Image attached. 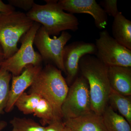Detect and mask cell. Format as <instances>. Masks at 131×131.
I'll use <instances>...</instances> for the list:
<instances>
[{"label": "cell", "mask_w": 131, "mask_h": 131, "mask_svg": "<svg viewBox=\"0 0 131 131\" xmlns=\"http://www.w3.org/2000/svg\"><path fill=\"white\" fill-rule=\"evenodd\" d=\"M79 71L88 83L91 110L102 115L107 106L111 88L108 76V66L92 55L80 59Z\"/></svg>", "instance_id": "obj_1"}, {"label": "cell", "mask_w": 131, "mask_h": 131, "mask_svg": "<svg viewBox=\"0 0 131 131\" xmlns=\"http://www.w3.org/2000/svg\"><path fill=\"white\" fill-rule=\"evenodd\" d=\"M69 89L62 71L52 64H47L38 74L28 93L37 94L46 100L52 107L55 119L62 120L61 108Z\"/></svg>", "instance_id": "obj_2"}, {"label": "cell", "mask_w": 131, "mask_h": 131, "mask_svg": "<svg viewBox=\"0 0 131 131\" xmlns=\"http://www.w3.org/2000/svg\"><path fill=\"white\" fill-rule=\"evenodd\" d=\"M43 5L34 4L26 14L34 22L42 25L49 35H58L68 30H78L79 22L75 15L64 12L58 1H45Z\"/></svg>", "instance_id": "obj_3"}, {"label": "cell", "mask_w": 131, "mask_h": 131, "mask_svg": "<svg viewBox=\"0 0 131 131\" xmlns=\"http://www.w3.org/2000/svg\"><path fill=\"white\" fill-rule=\"evenodd\" d=\"M34 22L23 12L15 11L0 15V44L5 60L11 57L18 51V43Z\"/></svg>", "instance_id": "obj_4"}, {"label": "cell", "mask_w": 131, "mask_h": 131, "mask_svg": "<svg viewBox=\"0 0 131 131\" xmlns=\"http://www.w3.org/2000/svg\"><path fill=\"white\" fill-rule=\"evenodd\" d=\"M41 25L34 22L30 29L21 38V44L11 57L5 59L1 63L0 68H3L12 74L18 76L29 65H41L42 59L39 53L35 51L33 47L34 40L37 31Z\"/></svg>", "instance_id": "obj_5"}, {"label": "cell", "mask_w": 131, "mask_h": 131, "mask_svg": "<svg viewBox=\"0 0 131 131\" xmlns=\"http://www.w3.org/2000/svg\"><path fill=\"white\" fill-rule=\"evenodd\" d=\"M72 35L67 31H63L57 37L51 38L42 26L38 30L34 40L39 52L42 61L54 64L56 67L65 73L63 61L64 47Z\"/></svg>", "instance_id": "obj_6"}, {"label": "cell", "mask_w": 131, "mask_h": 131, "mask_svg": "<svg viewBox=\"0 0 131 131\" xmlns=\"http://www.w3.org/2000/svg\"><path fill=\"white\" fill-rule=\"evenodd\" d=\"M63 118H74L92 111L89 86L82 75L69 88L62 108Z\"/></svg>", "instance_id": "obj_7"}, {"label": "cell", "mask_w": 131, "mask_h": 131, "mask_svg": "<svg viewBox=\"0 0 131 131\" xmlns=\"http://www.w3.org/2000/svg\"><path fill=\"white\" fill-rule=\"evenodd\" d=\"M95 44L96 57L108 67H131V50L119 43L107 30L100 32Z\"/></svg>", "instance_id": "obj_8"}, {"label": "cell", "mask_w": 131, "mask_h": 131, "mask_svg": "<svg viewBox=\"0 0 131 131\" xmlns=\"http://www.w3.org/2000/svg\"><path fill=\"white\" fill-rule=\"evenodd\" d=\"M94 43L83 41H75L66 45L63 54V61L67 83L72 84L77 78L79 71L80 59L85 55L96 54Z\"/></svg>", "instance_id": "obj_9"}, {"label": "cell", "mask_w": 131, "mask_h": 131, "mask_svg": "<svg viewBox=\"0 0 131 131\" xmlns=\"http://www.w3.org/2000/svg\"><path fill=\"white\" fill-rule=\"evenodd\" d=\"M58 3L70 13L87 14L93 17L96 27L103 30L108 24L107 15L95 0H60Z\"/></svg>", "instance_id": "obj_10"}, {"label": "cell", "mask_w": 131, "mask_h": 131, "mask_svg": "<svg viewBox=\"0 0 131 131\" xmlns=\"http://www.w3.org/2000/svg\"><path fill=\"white\" fill-rule=\"evenodd\" d=\"M42 69L41 65H29L24 69L20 75L12 76L8 101L5 109L6 112H10L13 110L18 98L26 89L31 86Z\"/></svg>", "instance_id": "obj_11"}, {"label": "cell", "mask_w": 131, "mask_h": 131, "mask_svg": "<svg viewBox=\"0 0 131 131\" xmlns=\"http://www.w3.org/2000/svg\"><path fill=\"white\" fill-rule=\"evenodd\" d=\"M63 122L71 131H107L102 115L92 111Z\"/></svg>", "instance_id": "obj_12"}, {"label": "cell", "mask_w": 131, "mask_h": 131, "mask_svg": "<svg viewBox=\"0 0 131 131\" xmlns=\"http://www.w3.org/2000/svg\"><path fill=\"white\" fill-rule=\"evenodd\" d=\"M108 76L112 89L122 95H131V68L109 66Z\"/></svg>", "instance_id": "obj_13"}, {"label": "cell", "mask_w": 131, "mask_h": 131, "mask_svg": "<svg viewBox=\"0 0 131 131\" xmlns=\"http://www.w3.org/2000/svg\"><path fill=\"white\" fill-rule=\"evenodd\" d=\"M112 25L113 37L120 44L131 50V21L119 13Z\"/></svg>", "instance_id": "obj_14"}, {"label": "cell", "mask_w": 131, "mask_h": 131, "mask_svg": "<svg viewBox=\"0 0 131 131\" xmlns=\"http://www.w3.org/2000/svg\"><path fill=\"white\" fill-rule=\"evenodd\" d=\"M102 116L107 131H131L129 122L110 106H107Z\"/></svg>", "instance_id": "obj_15"}, {"label": "cell", "mask_w": 131, "mask_h": 131, "mask_svg": "<svg viewBox=\"0 0 131 131\" xmlns=\"http://www.w3.org/2000/svg\"><path fill=\"white\" fill-rule=\"evenodd\" d=\"M108 102L110 103L111 107L118 110L122 117L131 125V96L122 95L111 89Z\"/></svg>", "instance_id": "obj_16"}, {"label": "cell", "mask_w": 131, "mask_h": 131, "mask_svg": "<svg viewBox=\"0 0 131 131\" xmlns=\"http://www.w3.org/2000/svg\"><path fill=\"white\" fill-rule=\"evenodd\" d=\"M41 98V97L37 94L27 93L24 92L18 98L15 106L24 114H31L34 112Z\"/></svg>", "instance_id": "obj_17"}, {"label": "cell", "mask_w": 131, "mask_h": 131, "mask_svg": "<svg viewBox=\"0 0 131 131\" xmlns=\"http://www.w3.org/2000/svg\"><path fill=\"white\" fill-rule=\"evenodd\" d=\"M12 77L11 73L0 68V119L1 115L5 110L8 101L9 83Z\"/></svg>", "instance_id": "obj_18"}, {"label": "cell", "mask_w": 131, "mask_h": 131, "mask_svg": "<svg viewBox=\"0 0 131 131\" xmlns=\"http://www.w3.org/2000/svg\"><path fill=\"white\" fill-rule=\"evenodd\" d=\"M40 119L42 126L49 125L56 120L52 107L46 100L41 97L33 113Z\"/></svg>", "instance_id": "obj_19"}, {"label": "cell", "mask_w": 131, "mask_h": 131, "mask_svg": "<svg viewBox=\"0 0 131 131\" xmlns=\"http://www.w3.org/2000/svg\"><path fill=\"white\" fill-rule=\"evenodd\" d=\"M12 131H45V127L33 120L26 118L14 117L10 121Z\"/></svg>", "instance_id": "obj_20"}, {"label": "cell", "mask_w": 131, "mask_h": 131, "mask_svg": "<svg viewBox=\"0 0 131 131\" xmlns=\"http://www.w3.org/2000/svg\"><path fill=\"white\" fill-rule=\"evenodd\" d=\"M100 5L101 6L106 14L114 18L119 13L117 7V0L101 1Z\"/></svg>", "instance_id": "obj_21"}, {"label": "cell", "mask_w": 131, "mask_h": 131, "mask_svg": "<svg viewBox=\"0 0 131 131\" xmlns=\"http://www.w3.org/2000/svg\"><path fill=\"white\" fill-rule=\"evenodd\" d=\"M8 2L13 7L19 8L28 12L35 3L34 0H8Z\"/></svg>", "instance_id": "obj_22"}, {"label": "cell", "mask_w": 131, "mask_h": 131, "mask_svg": "<svg viewBox=\"0 0 131 131\" xmlns=\"http://www.w3.org/2000/svg\"><path fill=\"white\" fill-rule=\"evenodd\" d=\"M65 127L62 120H56L45 127V131H64Z\"/></svg>", "instance_id": "obj_23"}, {"label": "cell", "mask_w": 131, "mask_h": 131, "mask_svg": "<svg viewBox=\"0 0 131 131\" xmlns=\"http://www.w3.org/2000/svg\"><path fill=\"white\" fill-rule=\"evenodd\" d=\"M15 11V8L10 5L4 3L0 0V15L7 14Z\"/></svg>", "instance_id": "obj_24"}, {"label": "cell", "mask_w": 131, "mask_h": 131, "mask_svg": "<svg viewBox=\"0 0 131 131\" xmlns=\"http://www.w3.org/2000/svg\"><path fill=\"white\" fill-rule=\"evenodd\" d=\"M5 60L4 52L2 47L0 44V65L1 63Z\"/></svg>", "instance_id": "obj_25"}, {"label": "cell", "mask_w": 131, "mask_h": 131, "mask_svg": "<svg viewBox=\"0 0 131 131\" xmlns=\"http://www.w3.org/2000/svg\"><path fill=\"white\" fill-rule=\"evenodd\" d=\"M7 126V123L5 121H0V131H1Z\"/></svg>", "instance_id": "obj_26"}, {"label": "cell", "mask_w": 131, "mask_h": 131, "mask_svg": "<svg viewBox=\"0 0 131 131\" xmlns=\"http://www.w3.org/2000/svg\"><path fill=\"white\" fill-rule=\"evenodd\" d=\"M64 131H71L70 130L68 127H66L65 126V129H64Z\"/></svg>", "instance_id": "obj_27"}]
</instances>
